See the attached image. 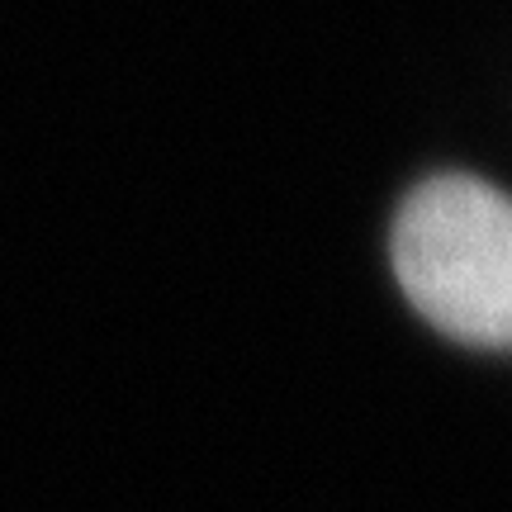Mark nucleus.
<instances>
[{"instance_id": "nucleus-1", "label": "nucleus", "mask_w": 512, "mask_h": 512, "mask_svg": "<svg viewBox=\"0 0 512 512\" xmlns=\"http://www.w3.org/2000/svg\"><path fill=\"white\" fill-rule=\"evenodd\" d=\"M408 304L465 347L512 351V195L475 176H432L394 219Z\"/></svg>"}]
</instances>
